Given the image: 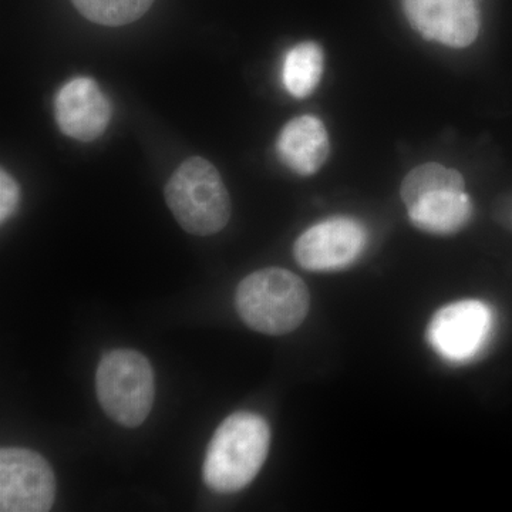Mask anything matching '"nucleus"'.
Instances as JSON below:
<instances>
[{"label":"nucleus","instance_id":"1","mask_svg":"<svg viewBox=\"0 0 512 512\" xmlns=\"http://www.w3.org/2000/svg\"><path fill=\"white\" fill-rule=\"evenodd\" d=\"M271 446V430L264 417L251 412L231 414L215 431L202 477L217 493H237L258 476Z\"/></svg>","mask_w":512,"mask_h":512},{"label":"nucleus","instance_id":"2","mask_svg":"<svg viewBox=\"0 0 512 512\" xmlns=\"http://www.w3.org/2000/svg\"><path fill=\"white\" fill-rule=\"evenodd\" d=\"M235 306L249 328L281 336L302 325L311 308V295L305 282L288 269L265 268L238 285Z\"/></svg>","mask_w":512,"mask_h":512},{"label":"nucleus","instance_id":"3","mask_svg":"<svg viewBox=\"0 0 512 512\" xmlns=\"http://www.w3.org/2000/svg\"><path fill=\"white\" fill-rule=\"evenodd\" d=\"M400 194L414 227L429 234H457L473 215L464 178L444 165L427 163L414 168L404 178Z\"/></svg>","mask_w":512,"mask_h":512},{"label":"nucleus","instance_id":"4","mask_svg":"<svg viewBox=\"0 0 512 512\" xmlns=\"http://www.w3.org/2000/svg\"><path fill=\"white\" fill-rule=\"evenodd\" d=\"M165 201L178 224L207 237L227 227L231 198L217 168L201 157L188 158L165 187Z\"/></svg>","mask_w":512,"mask_h":512},{"label":"nucleus","instance_id":"5","mask_svg":"<svg viewBox=\"0 0 512 512\" xmlns=\"http://www.w3.org/2000/svg\"><path fill=\"white\" fill-rule=\"evenodd\" d=\"M96 390L97 399L111 420L121 426L138 427L153 409V367L136 350H113L97 367Z\"/></svg>","mask_w":512,"mask_h":512},{"label":"nucleus","instance_id":"6","mask_svg":"<svg viewBox=\"0 0 512 512\" xmlns=\"http://www.w3.org/2000/svg\"><path fill=\"white\" fill-rule=\"evenodd\" d=\"M494 323V312L488 303L477 299L448 303L431 318L427 342L451 365H466L487 348Z\"/></svg>","mask_w":512,"mask_h":512},{"label":"nucleus","instance_id":"7","mask_svg":"<svg viewBox=\"0 0 512 512\" xmlns=\"http://www.w3.org/2000/svg\"><path fill=\"white\" fill-rule=\"evenodd\" d=\"M367 244L369 234L362 222L332 217L306 229L293 245V256L306 271L336 272L355 264Z\"/></svg>","mask_w":512,"mask_h":512},{"label":"nucleus","instance_id":"8","mask_svg":"<svg viewBox=\"0 0 512 512\" xmlns=\"http://www.w3.org/2000/svg\"><path fill=\"white\" fill-rule=\"evenodd\" d=\"M55 495V473L45 458L26 448L0 451V511H49Z\"/></svg>","mask_w":512,"mask_h":512},{"label":"nucleus","instance_id":"9","mask_svg":"<svg viewBox=\"0 0 512 512\" xmlns=\"http://www.w3.org/2000/svg\"><path fill=\"white\" fill-rule=\"evenodd\" d=\"M403 9L424 39L444 46H470L480 32V10L474 0H403Z\"/></svg>","mask_w":512,"mask_h":512},{"label":"nucleus","instance_id":"10","mask_svg":"<svg viewBox=\"0 0 512 512\" xmlns=\"http://www.w3.org/2000/svg\"><path fill=\"white\" fill-rule=\"evenodd\" d=\"M57 126L67 137L93 141L109 127L111 104L99 84L90 77H74L55 99Z\"/></svg>","mask_w":512,"mask_h":512},{"label":"nucleus","instance_id":"11","mask_svg":"<svg viewBox=\"0 0 512 512\" xmlns=\"http://www.w3.org/2000/svg\"><path fill=\"white\" fill-rule=\"evenodd\" d=\"M276 153L293 173H318L329 156V136L325 124L315 116H301L289 121L279 133Z\"/></svg>","mask_w":512,"mask_h":512},{"label":"nucleus","instance_id":"12","mask_svg":"<svg viewBox=\"0 0 512 512\" xmlns=\"http://www.w3.org/2000/svg\"><path fill=\"white\" fill-rule=\"evenodd\" d=\"M325 56L315 42H303L286 53L281 79L286 92L296 99H305L315 92L323 76Z\"/></svg>","mask_w":512,"mask_h":512},{"label":"nucleus","instance_id":"13","mask_svg":"<svg viewBox=\"0 0 512 512\" xmlns=\"http://www.w3.org/2000/svg\"><path fill=\"white\" fill-rule=\"evenodd\" d=\"M74 8L101 26H124L143 18L154 0H72Z\"/></svg>","mask_w":512,"mask_h":512},{"label":"nucleus","instance_id":"14","mask_svg":"<svg viewBox=\"0 0 512 512\" xmlns=\"http://www.w3.org/2000/svg\"><path fill=\"white\" fill-rule=\"evenodd\" d=\"M19 204V185L2 170L0 173V221L6 222L12 217Z\"/></svg>","mask_w":512,"mask_h":512}]
</instances>
